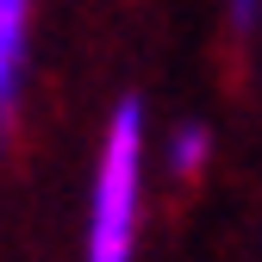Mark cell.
Wrapping results in <instances>:
<instances>
[{
    "mask_svg": "<svg viewBox=\"0 0 262 262\" xmlns=\"http://www.w3.org/2000/svg\"><path fill=\"white\" fill-rule=\"evenodd\" d=\"M225 19L237 38H250V31H262V0H225Z\"/></svg>",
    "mask_w": 262,
    "mask_h": 262,
    "instance_id": "obj_4",
    "label": "cell"
},
{
    "mask_svg": "<svg viewBox=\"0 0 262 262\" xmlns=\"http://www.w3.org/2000/svg\"><path fill=\"white\" fill-rule=\"evenodd\" d=\"M31 13L38 0H0V144L13 138L31 88Z\"/></svg>",
    "mask_w": 262,
    "mask_h": 262,
    "instance_id": "obj_2",
    "label": "cell"
},
{
    "mask_svg": "<svg viewBox=\"0 0 262 262\" xmlns=\"http://www.w3.org/2000/svg\"><path fill=\"white\" fill-rule=\"evenodd\" d=\"M144 169H150V119H144L138 94H125L113 106V119H106V131H100V150H94L81 262H138Z\"/></svg>",
    "mask_w": 262,
    "mask_h": 262,
    "instance_id": "obj_1",
    "label": "cell"
},
{
    "mask_svg": "<svg viewBox=\"0 0 262 262\" xmlns=\"http://www.w3.org/2000/svg\"><path fill=\"white\" fill-rule=\"evenodd\" d=\"M206 162H212V131L206 125H175L169 144H162V169H169L175 181H193Z\"/></svg>",
    "mask_w": 262,
    "mask_h": 262,
    "instance_id": "obj_3",
    "label": "cell"
}]
</instances>
